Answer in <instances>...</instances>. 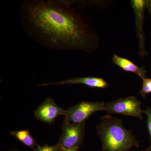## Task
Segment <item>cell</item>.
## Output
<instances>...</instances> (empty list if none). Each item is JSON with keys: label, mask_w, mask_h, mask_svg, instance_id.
<instances>
[{"label": "cell", "mask_w": 151, "mask_h": 151, "mask_svg": "<svg viewBox=\"0 0 151 151\" xmlns=\"http://www.w3.org/2000/svg\"><path fill=\"white\" fill-rule=\"evenodd\" d=\"M22 21L41 43L52 48L95 50L98 38L68 2L32 1L22 6Z\"/></svg>", "instance_id": "obj_1"}, {"label": "cell", "mask_w": 151, "mask_h": 151, "mask_svg": "<svg viewBox=\"0 0 151 151\" xmlns=\"http://www.w3.org/2000/svg\"><path fill=\"white\" fill-rule=\"evenodd\" d=\"M96 131L102 142L103 151H128L139 146L140 141L132 131L124 128L122 119L105 115L101 118Z\"/></svg>", "instance_id": "obj_2"}, {"label": "cell", "mask_w": 151, "mask_h": 151, "mask_svg": "<svg viewBox=\"0 0 151 151\" xmlns=\"http://www.w3.org/2000/svg\"><path fill=\"white\" fill-rule=\"evenodd\" d=\"M141 105V101L137 97L133 96H129L106 103L103 111L109 114H121L136 117L142 120L143 111Z\"/></svg>", "instance_id": "obj_3"}, {"label": "cell", "mask_w": 151, "mask_h": 151, "mask_svg": "<svg viewBox=\"0 0 151 151\" xmlns=\"http://www.w3.org/2000/svg\"><path fill=\"white\" fill-rule=\"evenodd\" d=\"M85 128V122L73 124L64 121L62 134L56 145L60 148H80L84 142Z\"/></svg>", "instance_id": "obj_4"}, {"label": "cell", "mask_w": 151, "mask_h": 151, "mask_svg": "<svg viewBox=\"0 0 151 151\" xmlns=\"http://www.w3.org/2000/svg\"><path fill=\"white\" fill-rule=\"evenodd\" d=\"M105 104L103 102L82 101L66 110L64 121L73 124L85 122L95 112L103 111Z\"/></svg>", "instance_id": "obj_5"}, {"label": "cell", "mask_w": 151, "mask_h": 151, "mask_svg": "<svg viewBox=\"0 0 151 151\" xmlns=\"http://www.w3.org/2000/svg\"><path fill=\"white\" fill-rule=\"evenodd\" d=\"M130 3L135 15L136 32L139 39V55L144 57L147 55L144 31V14L146 8V0H132Z\"/></svg>", "instance_id": "obj_6"}, {"label": "cell", "mask_w": 151, "mask_h": 151, "mask_svg": "<svg viewBox=\"0 0 151 151\" xmlns=\"http://www.w3.org/2000/svg\"><path fill=\"white\" fill-rule=\"evenodd\" d=\"M65 110L59 107L54 100L47 97L35 111L36 118L45 124H54L57 117L60 115L65 116Z\"/></svg>", "instance_id": "obj_7"}, {"label": "cell", "mask_w": 151, "mask_h": 151, "mask_svg": "<svg viewBox=\"0 0 151 151\" xmlns=\"http://www.w3.org/2000/svg\"><path fill=\"white\" fill-rule=\"evenodd\" d=\"M73 85L83 84L92 88L105 89L108 86V82L104 78L97 77H74L70 79L62 80L52 83L39 84L38 86H47L50 85Z\"/></svg>", "instance_id": "obj_8"}, {"label": "cell", "mask_w": 151, "mask_h": 151, "mask_svg": "<svg viewBox=\"0 0 151 151\" xmlns=\"http://www.w3.org/2000/svg\"><path fill=\"white\" fill-rule=\"evenodd\" d=\"M113 63L127 72L134 73L142 79L146 78L147 71L145 66L139 67L130 60L114 54L112 57Z\"/></svg>", "instance_id": "obj_9"}, {"label": "cell", "mask_w": 151, "mask_h": 151, "mask_svg": "<svg viewBox=\"0 0 151 151\" xmlns=\"http://www.w3.org/2000/svg\"><path fill=\"white\" fill-rule=\"evenodd\" d=\"M10 134L12 136L33 150L40 146L31 135L29 130L24 129L12 131L10 132Z\"/></svg>", "instance_id": "obj_10"}, {"label": "cell", "mask_w": 151, "mask_h": 151, "mask_svg": "<svg viewBox=\"0 0 151 151\" xmlns=\"http://www.w3.org/2000/svg\"><path fill=\"white\" fill-rule=\"evenodd\" d=\"M142 79V87L139 94L143 98H145L147 94L151 93V78L146 77Z\"/></svg>", "instance_id": "obj_11"}, {"label": "cell", "mask_w": 151, "mask_h": 151, "mask_svg": "<svg viewBox=\"0 0 151 151\" xmlns=\"http://www.w3.org/2000/svg\"><path fill=\"white\" fill-rule=\"evenodd\" d=\"M143 113L146 114L147 116V125L150 137V145L148 148L151 150V108L147 107L145 111H143Z\"/></svg>", "instance_id": "obj_12"}, {"label": "cell", "mask_w": 151, "mask_h": 151, "mask_svg": "<svg viewBox=\"0 0 151 151\" xmlns=\"http://www.w3.org/2000/svg\"><path fill=\"white\" fill-rule=\"evenodd\" d=\"M60 149L59 146L56 144L53 146L45 145L39 146L34 151H59Z\"/></svg>", "instance_id": "obj_13"}, {"label": "cell", "mask_w": 151, "mask_h": 151, "mask_svg": "<svg viewBox=\"0 0 151 151\" xmlns=\"http://www.w3.org/2000/svg\"><path fill=\"white\" fill-rule=\"evenodd\" d=\"M146 8L147 9L151 17V0H146Z\"/></svg>", "instance_id": "obj_14"}, {"label": "cell", "mask_w": 151, "mask_h": 151, "mask_svg": "<svg viewBox=\"0 0 151 151\" xmlns=\"http://www.w3.org/2000/svg\"><path fill=\"white\" fill-rule=\"evenodd\" d=\"M79 147L71 148H60L59 151H78Z\"/></svg>", "instance_id": "obj_15"}, {"label": "cell", "mask_w": 151, "mask_h": 151, "mask_svg": "<svg viewBox=\"0 0 151 151\" xmlns=\"http://www.w3.org/2000/svg\"><path fill=\"white\" fill-rule=\"evenodd\" d=\"M128 151H131L130 150H129ZM140 151H151V150H150V149H149V148H146V149H144V150H141Z\"/></svg>", "instance_id": "obj_16"}, {"label": "cell", "mask_w": 151, "mask_h": 151, "mask_svg": "<svg viewBox=\"0 0 151 151\" xmlns=\"http://www.w3.org/2000/svg\"><path fill=\"white\" fill-rule=\"evenodd\" d=\"M8 151H18V150H9Z\"/></svg>", "instance_id": "obj_17"}]
</instances>
